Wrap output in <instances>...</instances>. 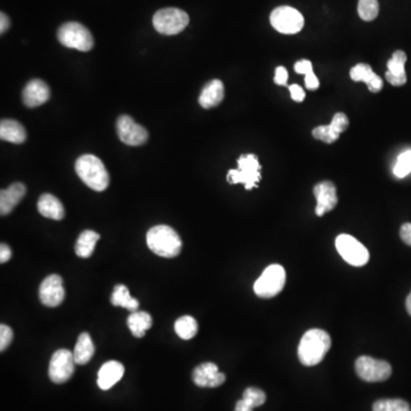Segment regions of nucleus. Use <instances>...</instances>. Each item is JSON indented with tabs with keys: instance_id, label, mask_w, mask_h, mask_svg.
<instances>
[{
	"instance_id": "393cba45",
	"label": "nucleus",
	"mask_w": 411,
	"mask_h": 411,
	"mask_svg": "<svg viewBox=\"0 0 411 411\" xmlns=\"http://www.w3.org/2000/svg\"><path fill=\"white\" fill-rule=\"evenodd\" d=\"M127 325L135 337L142 338L152 327V316L144 311H137L128 316Z\"/></svg>"
},
{
	"instance_id": "aec40b11",
	"label": "nucleus",
	"mask_w": 411,
	"mask_h": 411,
	"mask_svg": "<svg viewBox=\"0 0 411 411\" xmlns=\"http://www.w3.org/2000/svg\"><path fill=\"white\" fill-rule=\"evenodd\" d=\"M349 76L352 78V81L365 83L369 90L372 93H378L383 88L382 78L378 77L377 74L372 71L370 65L358 63L351 69Z\"/></svg>"
},
{
	"instance_id": "dca6fc26",
	"label": "nucleus",
	"mask_w": 411,
	"mask_h": 411,
	"mask_svg": "<svg viewBox=\"0 0 411 411\" xmlns=\"http://www.w3.org/2000/svg\"><path fill=\"white\" fill-rule=\"evenodd\" d=\"M22 96H23V102L25 106L29 108H36L50 99V87L41 79H34L25 85Z\"/></svg>"
},
{
	"instance_id": "4c0bfd02",
	"label": "nucleus",
	"mask_w": 411,
	"mask_h": 411,
	"mask_svg": "<svg viewBox=\"0 0 411 411\" xmlns=\"http://www.w3.org/2000/svg\"><path fill=\"white\" fill-rule=\"evenodd\" d=\"M289 90H291V99H294L295 102H303L305 99V93L300 85H291L289 87Z\"/></svg>"
},
{
	"instance_id": "37998d69",
	"label": "nucleus",
	"mask_w": 411,
	"mask_h": 411,
	"mask_svg": "<svg viewBox=\"0 0 411 411\" xmlns=\"http://www.w3.org/2000/svg\"><path fill=\"white\" fill-rule=\"evenodd\" d=\"M253 408L251 405H248L247 402L244 401V400H240V401L237 402V405H235V411H253Z\"/></svg>"
},
{
	"instance_id": "7ed1b4c3",
	"label": "nucleus",
	"mask_w": 411,
	"mask_h": 411,
	"mask_svg": "<svg viewBox=\"0 0 411 411\" xmlns=\"http://www.w3.org/2000/svg\"><path fill=\"white\" fill-rule=\"evenodd\" d=\"M76 172L81 181L94 191L102 192L110 184L108 170L96 155H84L76 162Z\"/></svg>"
},
{
	"instance_id": "423d86ee",
	"label": "nucleus",
	"mask_w": 411,
	"mask_h": 411,
	"mask_svg": "<svg viewBox=\"0 0 411 411\" xmlns=\"http://www.w3.org/2000/svg\"><path fill=\"white\" fill-rule=\"evenodd\" d=\"M286 284V271L281 265L267 266L253 285V291L260 298H272L281 293Z\"/></svg>"
},
{
	"instance_id": "58836bf2",
	"label": "nucleus",
	"mask_w": 411,
	"mask_h": 411,
	"mask_svg": "<svg viewBox=\"0 0 411 411\" xmlns=\"http://www.w3.org/2000/svg\"><path fill=\"white\" fill-rule=\"evenodd\" d=\"M400 237L402 242L411 247V223H405L400 229Z\"/></svg>"
},
{
	"instance_id": "473e14b6",
	"label": "nucleus",
	"mask_w": 411,
	"mask_h": 411,
	"mask_svg": "<svg viewBox=\"0 0 411 411\" xmlns=\"http://www.w3.org/2000/svg\"><path fill=\"white\" fill-rule=\"evenodd\" d=\"M312 135L314 139H320L322 142L330 144L334 143L340 139V135L335 133L334 130H331L330 126H319L314 128L312 132Z\"/></svg>"
},
{
	"instance_id": "c03bdc74",
	"label": "nucleus",
	"mask_w": 411,
	"mask_h": 411,
	"mask_svg": "<svg viewBox=\"0 0 411 411\" xmlns=\"http://www.w3.org/2000/svg\"><path fill=\"white\" fill-rule=\"evenodd\" d=\"M405 307H407V311H408L409 316H411V291L410 294H409L408 297H407V300H405Z\"/></svg>"
},
{
	"instance_id": "cd10ccee",
	"label": "nucleus",
	"mask_w": 411,
	"mask_h": 411,
	"mask_svg": "<svg viewBox=\"0 0 411 411\" xmlns=\"http://www.w3.org/2000/svg\"><path fill=\"white\" fill-rule=\"evenodd\" d=\"M175 331L177 336L182 340H192L198 334V323L195 318L190 316H184L177 319L175 322Z\"/></svg>"
},
{
	"instance_id": "a19ab883",
	"label": "nucleus",
	"mask_w": 411,
	"mask_h": 411,
	"mask_svg": "<svg viewBox=\"0 0 411 411\" xmlns=\"http://www.w3.org/2000/svg\"><path fill=\"white\" fill-rule=\"evenodd\" d=\"M11 257H12L11 248L7 244H1L0 246V263H7L11 260Z\"/></svg>"
},
{
	"instance_id": "c756f323",
	"label": "nucleus",
	"mask_w": 411,
	"mask_h": 411,
	"mask_svg": "<svg viewBox=\"0 0 411 411\" xmlns=\"http://www.w3.org/2000/svg\"><path fill=\"white\" fill-rule=\"evenodd\" d=\"M358 12L363 21H374L379 13V4L377 0H358Z\"/></svg>"
},
{
	"instance_id": "4468645a",
	"label": "nucleus",
	"mask_w": 411,
	"mask_h": 411,
	"mask_svg": "<svg viewBox=\"0 0 411 411\" xmlns=\"http://www.w3.org/2000/svg\"><path fill=\"white\" fill-rule=\"evenodd\" d=\"M313 192L316 199V214L318 216H323L326 213H329L337 206V192L334 183L329 181L319 183L314 186Z\"/></svg>"
},
{
	"instance_id": "9b49d317",
	"label": "nucleus",
	"mask_w": 411,
	"mask_h": 411,
	"mask_svg": "<svg viewBox=\"0 0 411 411\" xmlns=\"http://www.w3.org/2000/svg\"><path fill=\"white\" fill-rule=\"evenodd\" d=\"M74 353L69 349H61L54 353L50 358L48 375L53 383L63 384L72 377L74 372Z\"/></svg>"
},
{
	"instance_id": "0eeeda50",
	"label": "nucleus",
	"mask_w": 411,
	"mask_h": 411,
	"mask_svg": "<svg viewBox=\"0 0 411 411\" xmlns=\"http://www.w3.org/2000/svg\"><path fill=\"white\" fill-rule=\"evenodd\" d=\"M152 22L159 34L174 36L182 32L188 27L190 18L184 11L169 7L155 13Z\"/></svg>"
},
{
	"instance_id": "e433bc0d",
	"label": "nucleus",
	"mask_w": 411,
	"mask_h": 411,
	"mask_svg": "<svg viewBox=\"0 0 411 411\" xmlns=\"http://www.w3.org/2000/svg\"><path fill=\"white\" fill-rule=\"evenodd\" d=\"M295 71L297 74H307L313 71L312 63L309 62V60H300L295 64Z\"/></svg>"
},
{
	"instance_id": "ddd939ff",
	"label": "nucleus",
	"mask_w": 411,
	"mask_h": 411,
	"mask_svg": "<svg viewBox=\"0 0 411 411\" xmlns=\"http://www.w3.org/2000/svg\"><path fill=\"white\" fill-rule=\"evenodd\" d=\"M65 291L63 280L60 275L50 274L45 278L39 288V298L43 305L56 307L64 300Z\"/></svg>"
},
{
	"instance_id": "f704fd0d",
	"label": "nucleus",
	"mask_w": 411,
	"mask_h": 411,
	"mask_svg": "<svg viewBox=\"0 0 411 411\" xmlns=\"http://www.w3.org/2000/svg\"><path fill=\"white\" fill-rule=\"evenodd\" d=\"M13 330L8 326H0V351L4 352L7 347H10L13 342Z\"/></svg>"
},
{
	"instance_id": "4be33fe9",
	"label": "nucleus",
	"mask_w": 411,
	"mask_h": 411,
	"mask_svg": "<svg viewBox=\"0 0 411 411\" xmlns=\"http://www.w3.org/2000/svg\"><path fill=\"white\" fill-rule=\"evenodd\" d=\"M38 211L46 218L54 221L63 220L65 211L62 202L53 195L46 193L41 195L38 201Z\"/></svg>"
},
{
	"instance_id": "5701e85b",
	"label": "nucleus",
	"mask_w": 411,
	"mask_h": 411,
	"mask_svg": "<svg viewBox=\"0 0 411 411\" xmlns=\"http://www.w3.org/2000/svg\"><path fill=\"white\" fill-rule=\"evenodd\" d=\"M0 139L14 144H21L27 139V132L19 121L5 119L0 124Z\"/></svg>"
},
{
	"instance_id": "9d476101",
	"label": "nucleus",
	"mask_w": 411,
	"mask_h": 411,
	"mask_svg": "<svg viewBox=\"0 0 411 411\" xmlns=\"http://www.w3.org/2000/svg\"><path fill=\"white\" fill-rule=\"evenodd\" d=\"M270 22L277 32L284 34H298L304 27L303 15L298 11L289 6L275 8L271 13Z\"/></svg>"
},
{
	"instance_id": "f257e3e1",
	"label": "nucleus",
	"mask_w": 411,
	"mask_h": 411,
	"mask_svg": "<svg viewBox=\"0 0 411 411\" xmlns=\"http://www.w3.org/2000/svg\"><path fill=\"white\" fill-rule=\"evenodd\" d=\"M330 347L331 338L327 331L309 329L300 340L297 349L300 363L307 367L319 365L325 358Z\"/></svg>"
},
{
	"instance_id": "c85d7f7f",
	"label": "nucleus",
	"mask_w": 411,
	"mask_h": 411,
	"mask_svg": "<svg viewBox=\"0 0 411 411\" xmlns=\"http://www.w3.org/2000/svg\"><path fill=\"white\" fill-rule=\"evenodd\" d=\"M372 411H411V408L405 400L383 399L375 402Z\"/></svg>"
},
{
	"instance_id": "c9c22d12",
	"label": "nucleus",
	"mask_w": 411,
	"mask_h": 411,
	"mask_svg": "<svg viewBox=\"0 0 411 411\" xmlns=\"http://www.w3.org/2000/svg\"><path fill=\"white\" fill-rule=\"evenodd\" d=\"M288 71L284 67H278L275 70L274 83L279 86H287Z\"/></svg>"
},
{
	"instance_id": "1a4fd4ad",
	"label": "nucleus",
	"mask_w": 411,
	"mask_h": 411,
	"mask_svg": "<svg viewBox=\"0 0 411 411\" xmlns=\"http://www.w3.org/2000/svg\"><path fill=\"white\" fill-rule=\"evenodd\" d=\"M336 249L345 262L353 266H363L368 263L367 248L349 235H340L336 238Z\"/></svg>"
},
{
	"instance_id": "412c9836",
	"label": "nucleus",
	"mask_w": 411,
	"mask_h": 411,
	"mask_svg": "<svg viewBox=\"0 0 411 411\" xmlns=\"http://www.w3.org/2000/svg\"><path fill=\"white\" fill-rule=\"evenodd\" d=\"M224 99V85L218 79L211 81L204 87L199 96V104L204 109H211L221 104Z\"/></svg>"
},
{
	"instance_id": "f03ea898",
	"label": "nucleus",
	"mask_w": 411,
	"mask_h": 411,
	"mask_svg": "<svg viewBox=\"0 0 411 411\" xmlns=\"http://www.w3.org/2000/svg\"><path fill=\"white\" fill-rule=\"evenodd\" d=\"M146 244L150 251L165 258L179 256L182 251V240L179 233L168 225L153 226L148 230Z\"/></svg>"
},
{
	"instance_id": "72a5a7b5",
	"label": "nucleus",
	"mask_w": 411,
	"mask_h": 411,
	"mask_svg": "<svg viewBox=\"0 0 411 411\" xmlns=\"http://www.w3.org/2000/svg\"><path fill=\"white\" fill-rule=\"evenodd\" d=\"M349 124V118H347V116L345 113L340 112V113H336L334 116L329 126H330L331 130H334L335 133L340 135V134L347 130Z\"/></svg>"
},
{
	"instance_id": "20e7f679",
	"label": "nucleus",
	"mask_w": 411,
	"mask_h": 411,
	"mask_svg": "<svg viewBox=\"0 0 411 411\" xmlns=\"http://www.w3.org/2000/svg\"><path fill=\"white\" fill-rule=\"evenodd\" d=\"M260 164L255 155H242L238 159V169L229 170L230 184H244L246 190L255 189L260 181Z\"/></svg>"
},
{
	"instance_id": "f3484780",
	"label": "nucleus",
	"mask_w": 411,
	"mask_h": 411,
	"mask_svg": "<svg viewBox=\"0 0 411 411\" xmlns=\"http://www.w3.org/2000/svg\"><path fill=\"white\" fill-rule=\"evenodd\" d=\"M407 62V55L403 50H396L393 54L392 59L387 63L389 71L385 74L386 81L393 86H403L407 83L405 65Z\"/></svg>"
},
{
	"instance_id": "79ce46f5",
	"label": "nucleus",
	"mask_w": 411,
	"mask_h": 411,
	"mask_svg": "<svg viewBox=\"0 0 411 411\" xmlns=\"http://www.w3.org/2000/svg\"><path fill=\"white\" fill-rule=\"evenodd\" d=\"M10 25L8 16L5 13H1L0 14V32L4 34V32H7V29L10 28Z\"/></svg>"
},
{
	"instance_id": "ea45409f",
	"label": "nucleus",
	"mask_w": 411,
	"mask_h": 411,
	"mask_svg": "<svg viewBox=\"0 0 411 411\" xmlns=\"http://www.w3.org/2000/svg\"><path fill=\"white\" fill-rule=\"evenodd\" d=\"M305 86L311 90H318L320 83H319L318 77L314 74V72L311 71L309 74H306Z\"/></svg>"
},
{
	"instance_id": "7c9ffc66",
	"label": "nucleus",
	"mask_w": 411,
	"mask_h": 411,
	"mask_svg": "<svg viewBox=\"0 0 411 411\" xmlns=\"http://www.w3.org/2000/svg\"><path fill=\"white\" fill-rule=\"evenodd\" d=\"M242 400L247 402L253 408L263 405L266 401L265 393L257 387H248L242 394Z\"/></svg>"
},
{
	"instance_id": "bb28decb",
	"label": "nucleus",
	"mask_w": 411,
	"mask_h": 411,
	"mask_svg": "<svg viewBox=\"0 0 411 411\" xmlns=\"http://www.w3.org/2000/svg\"><path fill=\"white\" fill-rule=\"evenodd\" d=\"M111 303L113 306H121L130 312H137L139 309V300L130 296L128 288L125 285H117L113 289L111 296Z\"/></svg>"
},
{
	"instance_id": "2f4dec72",
	"label": "nucleus",
	"mask_w": 411,
	"mask_h": 411,
	"mask_svg": "<svg viewBox=\"0 0 411 411\" xmlns=\"http://www.w3.org/2000/svg\"><path fill=\"white\" fill-rule=\"evenodd\" d=\"M411 173V150L403 152L394 166V175L399 179H403Z\"/></svg>"
},
{
	"instance_id": "6e6552de",
	"label": "nucleus",
	"mask_w": 411,
	"mask_h": 411,
	"mask_svg": "<svg viewBox=\"0 0 411 411\" xmlns=\"http://www.w3.org/2000/svg\"><path fill=\"white\" fill-rule=\"evenodd\" d=\"M356 371L358 377L368 383H378L389 379L392 375V367L384 360L360 356L356 361Z\"/></svg>"
},
{
	"instance_id": "39448f33",
	"label": "nucleus",
	"mask_w": 411,
	"mask_h": 411,
	"mask_svg": "<svg viewBox=\"0 0 411 411\" xmlns=\"http://www.w3.org/2000/svg\"><path fill=\"white\" fill-rule=\"evenodd\" d=\"M57 39L63 46L81 52H88L94 46L93 36L90 30L78 22H68L61 25Z\"/></svg>"
},
{
	"instance_id": "2eb2a0df",
	"label": "nucleus",
	"mask_w": 411,
	"mask_h": 411,
	"mask_svg": "<svg viewBox=\"0 0 411 411\" xmlns=\"http://www.w3.org/2000/svg\"><path fill=\"white\" fill-rule=\"evenodd\" d=\"M192 379L197 386L214 389L224 384L226 377L225 375L218 370V367L215 363L206 362L195 368L192 372Z\"/></svg>"
},
{
	"instance_id": "b1692460",
	"label": "nucleus",
	"mask_w": 411,
	"mask_h": 411,
	"mask_svg": "<svg viewBox=\"0 0 411 411\" xmlns=\"http://www.w3.org/2000/svg\"><path fill=\"white\" fill-rule=\"evenodd\" d=\"M95 353L93 340L90 338V334L83 333L78 337L77 344L74 347V361L79 365H84L92 360Z\"/></svg>"
},
{
	"instance_id": "a878e982",
	"label": "nucleus",
	"mask_w": 411,
	"mask_h": 411,
	"mask_svg": "<svg viewBox=\"0 0 411 411\" xmlns=\"http://www.w3.org/2000/svg\"><path fill=\"white\" fill-rule=\"evenodd\" d=\"M99 240V233L92 230H86L78 238L77 244H76V253L81 258H88L94 253L96 244Z\"/></svg>"
},
{
	"instance_id": "a211bd4d",
	"label": "nucleus",
	"mask_w": 411,
	"mask_h": 411,
	"mask_svg": "<svg viewBox=\"0 0 411 411\" xmlns=\"http://www.w3.org/2000/svg\"><path fill=\"white\" fill-rule=\"evenodd\" d=\"M125 367L120 362L108 361L101 367L97 376V385L101 390H110L123 378Z\"/></svg>"
},
{
	"instance_id": "6ab92c4d",
	"label": "nucleus",
	"mask_w": 411,
	"mask_h": 411,
	"mask_svg": "<svg viewBox=\"0 0 411 411\" xmlns=\"http://www.w3.org/2000/svg\"><path fill=\"white\" fill-rule=\"evenodd\" d=\"M25 184L22 183H14L8 186L6 190H3L0 193V214L5 216L12 213L13 209L20 204V201L25 195Z\"/></svg>"
},
{
	"instance_id": "f8f14e48",
	"label": "nucleus",
	"mask_w": 411,
	"mask_h": 411,
	"mask_svg": "<svg viewBox=\"0 0 411 411\" xmlns=\"http://www.w3.org/2000/svg\"><path fill=\"white\" fill-rule=\"evenodd\" d=\"M117 133L121 142L127 146H142L148 141V130L137 124L130 116H120L117 120Z\"/></svg>"
}]
</instances>
